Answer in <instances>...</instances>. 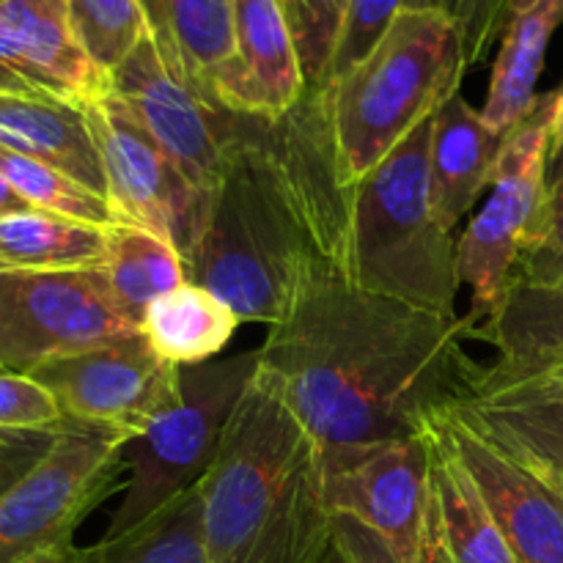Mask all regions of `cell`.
Masks as SVG:
<instances>
[{"label":"cell","mask_w":563,"mask_h":563,"mask_svg":"<svg viewBox=\"0 0 563 563\" xmlns=\"http://www.w3.org/2000/svg\"><path fill=\"white\" fill-rule=\"evenodd\" d=\"M467 322L372 295L322 256L297 278L258 346V377L322 443L421 434L471 396L484 363Z\"/></svg>","instance_id":"obj_1"},{"label":"cell","mask_w":563,"mask_h":563,"mask_svg":"<svg viewBox=\"0 0 563 563\" xmlns=\"http://www.w3.org/2000/svg\"><path fill=\"white\" fill-rule=\"evenodd\" d=\"M341 240L344 187L317 93L278 121L236 115L223 168L181 251L187 280L214 291L242 322L269 328L317 258L339 264Z\"/></svg>","instance_id":"obj_2"},{"label":"cell","mask_w":563,"mask_h":563,"mask_svg":"<svg viewBox=\"0 0 563 563\" xmlns=\"http://www.w3.org/2000/svg\"><path fill=\"white\" fill-rule=\"evenodd\" d=\"M198 489L207 563L335 561L322 443L258 372Z\"/></svg>","instance_id":"obj_3"},{"label":"cell","mask_w":563,"mask_h":563,"mask_svg":"<svg viewBox=\"0 0 563 563\" xmlns=\"http://www.w3.org/2000/svg\"><path fill=\"white\" fill-rule=\"evenodd\" d=\"M465 71V49L449 16L401 11L366 58L317 91L339 187L366 179L460 91Z\"/></svg>","instance_id":"obj_4"},{"label":"cell","mask_w":563,"mask_h":563,"mask_svg":"<svg viewBox=\"0 0 563 563\" xmlns=\"http://www.w3.org/2000/svg\"><path fill=\"white\" fill-rule=\"evenodd\" d=\"M423 121L366 179L344 187V240L339 267L372 295L423 311L456 313V234L438 220L429 181Z\"/></svg>","instance_id":"obj_5"},{"label":"cell","mask_w":563,"mask_h":563,"mask_svg":"<svg viewBox=\"0 0 563 563\" xmlns=\"http://www.w3.org/2000/svg\"><path fill=\"white\" fill-rule=\"evenodd\" d=\"M258 372V350L181 366L179 394L124 445L126 482L99 542H113L201 484Z\"/></svg>","instance_id":"obj_6"},{"label":"cell","mask_w":563,"mask_h":563,"mask_svg":"<svg viewBox=\"0 0 563 563\" xmlns=\"http://www.w3.org/2000/svg\"><path fill=\"white\" fill-rule=\"evenodd\" d=\"M553 91L539 93L531 113L509 132L482 209L456 240V278L471 291L467 330L478 328L504 300L544 201Z\"/></svg>","instance_id":"obj_7"},{"label":"cell","mask_w":563,"mask_h":563,"mask_svg":"<svg viewBox=\"0 0 563 563\" xmlns=\"http://www.w3.org/2000/svg\"><path fill=\"white\" fill-rule=\"evenodd\" d=\"M124 445L113 429L64 418L44 460L0 495V563L69 548L77 526L119 489Z\"/></svg>","instance_id":"obj_8"},{"label":"cell","mask_w":563,"mask_h":563,"mask_svg":"<svg viewBox=\"0 0 563 563\" xmlns=\"http://www.w3.org/2000/svg\"><path fill=\"white\" fill-rule=\"evenodd\" d=\"M141 339L102 269L0 275V368L33 374L44 363Z\"/></svg>","instance_id":"obj_9"},{"label":"cell","mask_w":563,"mask_h":563,"mask_svg":"<svg viewBox=\"0 0 563 563\" xmlns=\"http://www.w3.org/2000/svg\"><path fill=\"white\" fill-rule=\"evenodd\" d=\"M322 451L330 515L361 522L399 563H423L429 520L427 429L412 438Z\"/></svg>","instance_id":"obj_10"},{"label":"cell","mask_w":563,"mask_h":563,"mask_svg":"<svg viewBox=\"0 0 563 563\" xmlns=\"http://www.w3.org/2000/svg\"><path fill=\"white\" fill-rule=\"evenodd\" d=\"M108 91L154 137L198 196L212 190L234 135V113L214 108L148 33L108 77Z\"/></svg>","instance_id":"obj_11"},{"label":"cell","mask_w":563,"mask_h":563,"mask_svg":"<svg viewBox=\"0 0 563 563\" xmlns=\"http://www.w3.org/2000/svg\"><path fill=\"white\" fill-rule=\"evenodd\" d=\"M179 374L181 366L163 361L141 335L44 363L31 377L55 396L66 421L113 429L132 440L176 399Z\"/></svg>","instance_id":"obj_12"},{"label":"cell","mask_w":563,"mask_h":563,"mask_svg":"<svg viewBox=\"0 0 563 563\" xmlns=\"http://www.w3.org/2000/svg\"><path fill=\"white\" fill-rule=\"evenodd\" d=\"M86 121L119 223L157 231L185 251L201 196L110 91L86 104Z\"/></svg>","instance_id":"obj_13"},{"label":"cell","mask_w":563,"mask_h":563,"mask_svg":"<svg viewBox=\"0 0 563 563\" xmlns=\"http://www.w3.org/2000/svg\"><path fill=\"white\" fill-rule=\"evenodd\" d=\"M440 427L482 487L515 563H563V498L451 407Z\"/></svg>","instance_id":"obj_14"},{"label":"cell","mask_w":563,"mask_h":563,"mask_svg":"<svg viewBox=\"0 0 563 563\" xmlns=\"http://www.w3.org/2000/svg\"><path fill=\"white\" fill-rule=\"evenodd\" d=\"M454 410L522 465L563 482V390L553 383L482 366L471 396Z\"/></svg>","instance_id":"obj_15"},{"label":"cell","mask_w":563,"mask_h":563,"mask_svg":"<svg viewBox=\"0 0 563 563\" xmlns=\"http://www.w3.org/2000/svg\"><path fill=\"white\" fill-rule=\"evenodd\" d=\"M427 445L429 520L423 563H515L482 487L454 451L440 418L427 427Z\"/></svg>","instance_id":"obj_16"},{"label":"cell","mask_w":563,"mask_h":563,"mask_svg":"<svg viewBox=\"0 0 563 563\" xmlns=\"http://www.w3.org/2000/svg\"><path fill=\"white\" fill-rule=\"evenodd\" d=\"M236 80L229 113L278 121L306 99L284 0H234Z\"/></svg>","instance_id":"obj_17"},{"label":"cell","mask_w":563,"mask_h":563,"mask_svg":"<svg viewBox=\"0 0 563 563\" xmlns=\"http://www.w3.org/2000/svg\"><path fill=\"white\" fill-rule=\"evenodd\" d=\"M506 137L493 132L460 91L434 113L429 137V181L438 220L456 234L478 198L493 187Z\"/></svg>","instance_id":"obj_18"},{"label":"cell","mask_w":563,"mask_h":563,"mask_svg":"<svg viewBox=\"0 0 563 563\" xmlns=\"http://www.w3.org/2000/svg\"><path fill=\"white\" fill-rule=\"evenodd\" d=\"M0 25L44 91L77 104L108 93V75L77 42L66 0H0Z\"/></svg>","instance_id":"obj_19"},{"label":"cell","mask_w":563,"mask_h":563,"mask_svg":"<svg viewBox=\"0 0 563 563\" xmlns=\"http://www.w3.org/2000/svg\"><path fill=\"white\" fill-rule=\"evenodd\" d=\"M0 146L53 165L108 198L97 143L86 121V104L60 97L0 93Z\"/></svg>","instance_id":"obj_20"},{"label":"cell","mask_w":563,"mask_h":563,"mask_svg":"<svg viewBox=\"0 0 563 563\" xmlns=\"http://www.w3.org/2000/svg\"><path fill=\"white\" fill-rule=\"evenodd\" d=\"M561 22L563 0H511L482 108V119L493 132L509 135L533 110L550 38Z\"/></svg>","instance_id":"obj_21"},{"label":"cell","mask_w":563,"mask_h":563,"mask_svg":"<svg viewBox=\"0 0 563 563\" xmlns=\"http://www.w3.org/2000/svg\"><path fill=\"white\" fill-rule=\"evenodd\" d=\"M467 339L495 346L493 368L515 377L563 372V284H511L489 319Z\"/></svg>","instance_id":"obj_22"},{"label":"cell","mask_w":563,"mask_h":563,"mask_svg":"<svg viewBox=\"0 0 563 563\" xmlns=\"http://www.w3.org/2000/svg\"><path fill=\"white\" fill-rule=\"evenodd\" d=\"M242 319L214 291L185 280L157 297L141 319V335L163 361L196 366L214 361L234 339Z\"/></svg>","instance_id":"obj_23"},{"label":"cell","mask_w":563,"mask_h":563,"mask_svg":"<svg viewBox=\"0 0 563 563\" xmlns=\"http://www.w3.org/2000/svg\"><path fill=\"white\" fill-rule=\"evenodd\" d=\"M108 229L44 209L0 214V275L102 267Z\"/></svg>","instance_id":"obj_24"},{"label":"cell","mask_w":563,"mask_h":563,"mask_svg":"<svg viewBox=\"0 0 563 563\" xmlns=\"http://www.w3.org/2000/svg\"><path fill=\"white\" fill-rule=\"evenodd\" d=\"M99 269L121 311L135 319L137 328L146 308L157 297L168 295L187 280L179 247L168 236L132 223L108 225L104 258Z\"/></svg>","instance_id":"obj_25"},{"label":"cell","mask_w":563,"mask_h":563,"mask_svg":"<svg viewBox=\"0 0 563 563\" xmlns=\"http://www.w3.org/2000/svg\"><path fill=\"white\" fill-rule=\"evenodd\" d=\"M75 563H207L201 489L179 495L146 522L113 542L75 550Z\"/></svg>","instance_id":"obj_26"},{"label":"cell","mask_w":563,"mask_h":563,"mask_svg":"<svg viewBox=\"0 0 563 563\" xmlns=\"http://www.w3.org/2000/svg\"><path fill=\"white\" fill-rule=\"evenodd\" d=\"M0 174L20 192L27 207L99 225V229L119 223L108 198L88 190L86 185L75 181L71 176L60 174L53 165L22 157V154L0 146Z\"/></svg>","instance_id":"obj_27"},{"label":"cell","mask_w":563,"mask_h":563,"mask_svg":"<svg viewBox=\"0 0 563 563\" xmlns=\"http://www.w3.org/2000/svg\"><path fill=\"white\" fill-rule=\"evenodd\" d=\"M66 9L80 47L108 77L152 33L141 0H66Z\"/></svg>","instance_id":"obj_28"},{"label":"cell","mask_w":563,"mask_h":563,"mask_svg":"<svg viewBox=\"0 0 563 563\" xmlns=\"http://www.w3.org/2000/svg\"><path fill=\"white\" fill-rule=\"evenodd\" d=\"M511 284H563V143L550 148L544 201Z\"/></svg>","instance_id":"obj_29"},{"label":"cell","mask_w":563,"mask_h":563,"mask_svg":"<svg viewBox=\"0 0 563 563\" xmlns=\"http://www.w3.org/2000/svg\"><path fill=\"white\" fill-rule=\"evenodd\" d=\"M284 9L300 53L308 93L322 91L339 49L350 0H284Z\"/></svg>","instance_id":"obj_30"},{"label":"cell","mask_w":563,"mask_h":563,"mask_svg":"<svg viewBox=\"0 0 563 563\" xmlns=\"http://www.w3.org/2000/svg\"><path fill=\"white\" fill-rule=\"evenodd\" d=\"M412 9L438 11L454 22L462 38L467 69L482 64L495 42H500L511 0H416Z\"/></svg>","instance_id":"obj_31"},{"label":"cell","mask_w":563,"mask_h":563,"mask_svg":"<svg viewBox=\"0 0 563 563\" xmlns=\"http://www.w3.org/2000/svg\"><path fill=\"white\" fill-rule=\"evenodd\" d=\"M416 0H350V9H346L344 31H341L339 49L333 55V64H330L328 82L335 80L339 75H344L350 66H355L357 60L366 58L372 53L374 44L383 38V33L388 31L390 22L401 14L405 9H412ZM324 82V86H328Z\"/></svg>","instance_id":"obj_32"},{"label":"cell","mask_w":563,"mask_h":563,"mask_svg":"<svg viewBox=\"0 0 563 563\" xmlns=\"http://www.w3.org/2000/svg\"><path fill=\"white\" fill-rule=\"evenodd\" d=\"M58 423L64 412L36 377L0 368V429H53Z\"/></svg>","instance_id":"obj_33"},{"label":"cell","mask_w":563,"mask_h":563,"mask_svg":"<svg viewBox=\"0 0 563 563\" xmlns=\"http://www.w3.org/2000/svg\"><path fill=\"white\" fill-rule=\"evenodd\" d=\"M58 427L0 429V495L9 493L27 471H33L44 460L58 438Z\"/></svg>","instance_id":"obj_34"},{"label":"cell","mask_w":563,"mask_h":563,"mask_svg":"<svg viewBox=\"0 0 563 563\" xmlns=\"http://www.w3.org/2000/svg\"><path fill=\"white\" fill-rule=\"evenodd\" d=\"M333 550L339 563H399L368 528L341 515H333Z\"/></svg>","instance_id":"obj_35"},{"label":"cell","mask_w":563,"mask_h":563,"mask_svg":"<svg viewBox=\"0 0 563 563\" xmlns=\"http://www.w3.org/2000/svg\"><path fill=\"white\" fill-rule=\"evenodd\" d=\"M0 93H20V97H53L44 91L42 82L33 77L25 60L20 58L16 47L11 44L9 33L0 25Z\"/></svg>","instance_id":"obj_36"},{"label":"cell","mask_w":563,"mask_h":563,"mask_svg":"<svg viewBox=\"0 0 563 563\" xmlns=\"http://www.w3.org/2000/svg\"><path fill=\"white\" fill-rule=\"evenodd\" d=\"M563 143V86L553 91V115H550V148Z\"/></svg>","instance_id":"obj_37"},{"label":"cell","mask_w":563,"mask_h":563,"mask_svg":"<svg viewBox=\"0 0 563 563\" xmlns=\"http://www.w3.org/2000/svg\"><path fill=\"white\" fill-rule=\"evenodd\" d=\"M20 209H27V203L22 201L20 192H16L14 187L3 179V174H0V214L20 212Z\"/></svg>","instance_id":"obj_38"},{"label":"cell","mask_w":563,"mask_h":563,"mask_svg":"<svg viewBox=\"0 0 563 563\" xmlns=\"http://www.w3.org/2000/svg\"><path fill=\"white\" fill-rule=\"evenodd\" d=\"M20 563H75V548H55V550H44V553L33 555V559H25Z\"/></svg>","instance_id":"obj_39"},{"label":"cell","mask_w":563,"mask_h":563,"mask_svg":"<svg viewBox=\"0 0 563 563\" xmlns=\"http://www.w3.org/2000/svg\"><path fill=\"white\" fill-rule=\"evenodd\" d=\"M542 379H548V383H553L555 388L563 390V372H553V374H539Z\"/></svg>","instance_id":"obj_40"},{"label":"cell","mask_w":563,"mask_h":563,"mask_svg":"<svg viewBox=\"0 0 563 563\" xmlns=\"http://www.w3.org/2000/svg\"><path fill=\"white\" fill-rule=\"evenodd\" d=\"M533 473H537V471H533ZM539 476H542V473H539ZM542 478L550 484V487L555 489V493L561 495V498H563V482H559V478H550V476H542Z\"/></svg>","instance_id":"obj_41"},{"label":"cell","mask_w":563,"mask_h":563,"mask_svg":"<svg viewBox=\"0 0 563 563\" xmlns=\"http://www.w3.org/2000/svg\"><path fill=\"white\" fill-rule=\"evenodd\" d=\"M330 563H339V559H335V561H330Z\"/></svg>","instance_id":"obj_42"}]
</instances>
